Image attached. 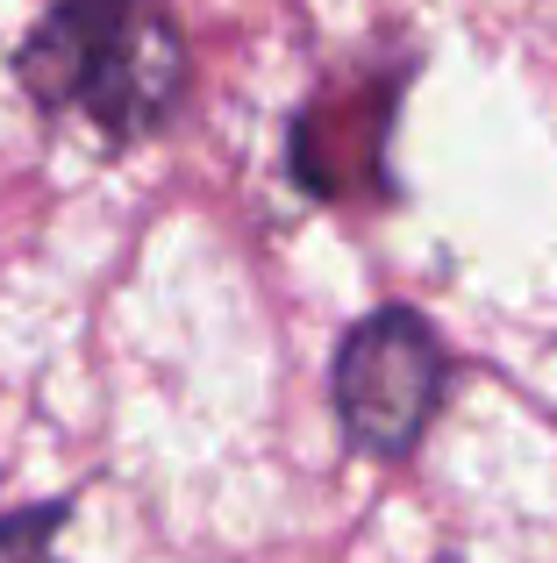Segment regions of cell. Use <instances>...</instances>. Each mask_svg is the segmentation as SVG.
Instances as JSON below:
<instances>
[{
	"label": "cell",
	"instance_id": "2",
	"mask_svg": "<svg viewBox=\"0 0 557 563\" xmlns=\"http://www.w3.org/2000/svg\"><path fill=\"white\" fill-rule=\"evenodd\" d=\"M450 385L444 335L415 314V307H372L358 329L336 343L329 393L336 421L364 456H407L422 442V428L436 421Z\"/></svg>",
	"mask_w": 557,
	"mask_h": 563
},
{
	"label": "cell",
	"instance_id": "3",
	"mask_svg": "<svg viewBox=\"0 0 557 563\" xmlns=\"http://www.w3.org/2000/svg\"><path fill=\"white\" fill-rule=\"evenodd\" d=\"M393 79H372L364 93H321L293 122V179L321 200L379 192V136L393 122Z\"/></svg>",
	"mask_w": 557,
	"mask_h": 563
},
{
	"label": "cell",
	"instance_id": "4",
	"mask_svg": "<svg viewBox=\"0 0 557 563\" xmlns=\"http://www.w3.org/2000/svg\"><path fill=\"white\" fill-rule=\"evenodd\" d=\"M65 499H36V507L0 514V563H57V528H65Z\"/></svg>",
	"mask_w": 557,
	"mask_h": 563
},
{
	"label": "cell",
	"instance_id": "1",
	"mask_svg": "<svg viewBox=\"0 0 557 563\" xmlns=\"http://www.w3.org/2000/svg\"><path fill=\"white\" fill-rule=\"evenodd\" d=\"M43 114H86L108 143H143L186 93V36L165 0H51L14 51Z\"/></svg>",
	"mask_w": 557,
	"mask_h": 563
}]
</instances>
